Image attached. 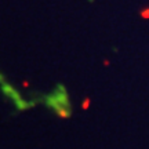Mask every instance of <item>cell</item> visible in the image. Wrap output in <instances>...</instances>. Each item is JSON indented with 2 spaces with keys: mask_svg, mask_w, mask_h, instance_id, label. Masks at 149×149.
<instances>
[{
  "mask_svg": "<svg viewBox=\"0 0 149 149\" xmlns=\"http://www.w3.org/2000/svg\"><path fill=\"white\" fill-rule=\"evenodd\" d=\"M46 105L50 109H53L58 116L61 117H69L70 116V104L68 98V93L65 90L64 86L59 84L53 94L47 95L46 98Z\"/></svg>",
  "mask_w": 149,
  "mask_h": 149,
  "instance_id": "6da1fadb",
  "label": "cell"
},
{
  "mask_svg": "<svg viewBox=\"0 0 149 149\" xmlns=\"http://www.w3.org/2000/svg\"><path fill=\"white\" fill-rule=\"evenodd\" d=\"M141 17L145 18V19H148L149 18V8H144V10L141 11Z\"/></svg>",
  "mask_w": 149,
  "mask_h": 149,
  "instance_id": "7a4b0ae2",
  "label": "cell"
},
{
  "mask_svg": "<svg viewBox=\"0 0 149 149\" xmlns=\"http://www.w3.org/2000/svg\"><path fill=\"white\" fill-rule=\"evenodd\" d=\"M88 105H90V100L87 98V100L84 101V104H83V108H84V109H87V107H88Z\"/></svg>",
  "mask_w": 149,
  "mask_h": 149,
  "instance_id": "3957f363",
  "label": "cell"
}]
</instances>
